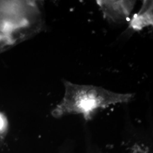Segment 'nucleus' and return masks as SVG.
I'll use <instances>...</instances> for the list:
<instances>
[{"mask_svg":"<svg viewBox=\"0 0 153 153\" xmlns=\"http://www.w3.org/2000/svg\"><path fill=\"white\" fill-rule=\"evenodd\" d=\"M65 94L60 103L52 112L55 117L67 114H81L86 120H91L99 109L111 105L126 103L134 94H120L93 85H81L69 81L64 82Z\"/></svg>","mask_w":153,"mask_h":153,"instance_id":"1","label":"nucleus"},{"mask_svg":"<svg viewBox=\"0 0 153 153\" xmlns=\"http://www.w3.org/2000/svg\"><path fill=\"white\" fill-rule=\"evenodd\" d=\"M136 1H96L103 17L109 22L121 23L127 21L136 5Z\"/></svg>","mask_w":153,"mask_h":153,"instance_id":"2","label":"nucleus"},{"mask_svg":"<svg viewBox=\"0 0 153 153\" xmlns=\"http://www.w3.org/2000/svg\"><path fill=\"white\" fill-rule=\"evenodd\" d=\"M153 25V1H143L139 11L133 15L129 23V28L140 31L144 28Z\"/></svg>","mask_w":153,"mask_h":153,"instance_id":"3","label":"nucleus"},{"mask_svg":"<svg viewBox=\"0 0 153 153\" xmlns=\"http://www.w3.org/2000/svg\"><path fill=\"white\" fill-rule=\"evenodd\" d=\"M0 119H1V118H0Z\"/></svg>","mask_w":153,"mask_h":153,"instance_id":"4","label":"nucleus"}]
</instances>
